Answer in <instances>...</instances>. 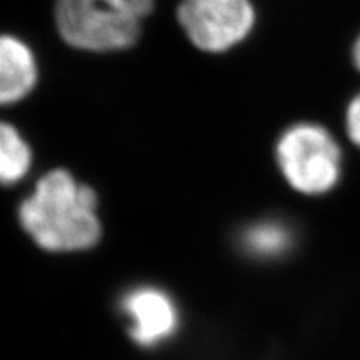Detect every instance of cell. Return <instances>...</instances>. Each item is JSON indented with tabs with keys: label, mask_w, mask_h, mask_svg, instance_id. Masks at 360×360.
Segmentation results:
<instances>
[{
	"label": "cell",
	"mask_w": 360,
	"mask_h": 360,
	"mask_svg": "<svg viewBox=\"0 0 360 360\" xmlns=\"http://www.w3.org/2000/svg\"><path fill=\"white\" fill-rule=\"evenodd\" d=\"M154 0H56V22L70 47L114 52L132 47Z\"/></svg>",
	"instance_id": "7a4b0ae2"
},
{
	"label": "cell",
	"mask_w": 360,
	"mask_h": 360,
	"mask_svg": "<svg viewBox=\"0 0 360 360\" xmlns=\"http://www.w3.org/2000/svg\"><path fill=\"white\" fill-rule=\"evenodd\" d=\"M294 242V233L289 225L278 220H262L250 225L240 236V245L247 254L259 259L281 257L289 252Z\"/></svg>",
	"instance_id": "ba28073f"
},
{
	"label": "cell",
	"mask_w": 360,
	"mask_h": 360,
	"mask_svg": "<svg viewBox=\"0 0 360 360\" xmlns=\"http://www.w3.org/2000/svg\"><path fill=\"white\" fill-rule=\"evenodd\" d=\"M276 152L289 186L305 195L328 192L340 177L339 143L317 124L292 125L278 139Z\"/></svg>",
	"instance_id": "3957f363"
},
{
	"label": "cell",
	"mask_w": 360,
	"mask_h": 360,
	"mask_svg": "<svg viewBox=\"0 0 360 360\" xmlns=\"http://www.w3.org/2000/svg\"><path fill=\"white\" fill-rule=\"evenodd\" d=\"M32 167V150L19 130L0 120V186H15Z\"/></svg>",
	"instance_id": "52a82bcc"
},
{
	"label": "cell",
	"mask_w": 360,
	"mask_h": 360,
	"mask_svg": "<svg viewBox=\"0 0 360 360\" xmlns=\"http://www.w3.org/2000/svg\"><path fill=\"white\" fill-rule=\"evenodd\" d=\"M345 125H347V134L350 141L360 147V94L350 102Z\"/></svg>",
	"instance_id": "9c48e42d"
},
{
	"label": "cell",
	"mask_w": 360,
	"mask_h": 360,
	"mask_svg": "<svg viewBox=\"0 0 360 360\" xmlns=\"http://www.w3.org/2000/svg\"><path fill=\"white\" fill-rule=\"evenodd\" d=\"M37 80L39 67L32 49L15 35H0V107L24 101Z\"/></svg>",
	"instance_id": "8992f818"
},
{
	"label": "cell",
	"mask_w": 360,
	"mask_h": 360,
	"mask_svg": "<svg viewBox=\"0 0 360 360\" xmlns=\"http://www.w3.org/2000/svg\"><path fill=\"white\" fill-rule=\"evenodd\" d=\"M177 19L197 49L219 53L240 44L252 32L255 11L250 0H182Z\"/></svg>",
	"instance_id": "277c9868"
},
{
	"label": "cell",
	"mask_w": 360,
	"mask_h": 360,
	"mask_svg": "<svg viewBox=\"0 0 360 360\" xmlns=\"http://www.w3.org/2000/svg\"><path fill=\"white\" fill-rule=\"evenodd\" d=\"M354 64L360 70V37L357 39V42H355V45H354Z\"/></svg>",
	"instance_id": "30bf717a"
},
{
	"label": "cell",
	"mask_w": 360,
	"mask_h": 360,
	"mask_svg": "<svg viewBox=\"0 0 360 360\" xmlns=\"http://www.w3.org/2000/svg\"><path fill=\"white\" fill-rule=\"evenodd\" d=\"M120 310L130 322V337L141 347H155L177 332V305L167 292L157 287L141 285L129 290L120 300Z\"/></svg>",
	"instance_id": "5b68a950"
},
{
	"label": "cell",
	"mask_w": 360,
	"mask_h": 360,
	"mask_svg": "<svg viewBox=\"0 0 360 360\" xmlns=\"http://www.w3.org/2000/svg\"><path fill=\"white\" fill-rule=\"evenodd\" d=\"M19 222L40 249L56 254L92 249L102 237L96 192L64 169L35 184L19 207Z\"/></svg>",
	"instance_id": "6da1fadb"
}]
</instances>
